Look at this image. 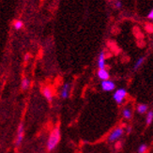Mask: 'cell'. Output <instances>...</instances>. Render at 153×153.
<instances>
[{
  "label": "cell",
  "mask_w": 153,
  "mask_h": 153,
  "mask_svg": "<svg viewBox=\"0 0 153 153\" xmlns=\"http://www.w3.org/2000/svg\"><path fill=\"white\" fill-rule=\"evenodd\" d=\"M122 115H123V117L126 118V119H130L131 117V110L130 108H125L123 111H122Z\"/></svg>",
  "instance_id": "8fae6325"
},
{
  "label": "cell",
  "mask_w": 153,
  "mask_h": 153,
  "mask_svg": "<svg viewBox=\"0 0 153 153\" xmlns=\"http://www.w3.org/2000/svg\"><path fill=\"white\" fill-rule=\"evenodd\" d=\"M115 6H116V8L119 9V8H121L122 3H121L120 1H116V2H115Z\"/></svg>",
  "instance_id": "e0dca14e"
},
{
  "label": "cell",
  "mask_w": 153,
  "mask_h": 153,
  "mask_svg": "<svg viewBox=\"0 0 153 153\" xmlns=\"http://www.w3.org/2000/svg\"><path fill=\"white\" fill-rule=\"evenodd\" d=\"M22 89L25 90V89H27L29 88V85H30V81L27 79V78H23L22 80Z\"/></svg>",
  "instance_id": "7c38bea8"
},
{
  "label": "cell",
  "mask_w": 153,
  "mask_h": 153,
  "mask_svg": "<svg viewBox=\"0 0 153 153\" xmlns=\"http://www.w3.org/2000/svg\"><path fill=\"white\" fill-rule=\"evenodd\" d=\"M147 149H148V146L146 144H142L138 148V153H146Z\"/></svg>",
  "instance_id": "9a60e30c"
},
{
  "label": "cell",
  "mask_w": 153,
  "mask_h": 153,
  "mask_svg": "<svg viewBox=\"0 0 153 153\" xmlns=\"http://www.w3.org/2000/svg\"><path fill=\"white\" fill-rule=\"evenodd\" d=\"M148 18L149 19V20H152L153 19V10H151L149 12V15H148Z\"/></svg>",
  "instance_id": "ac0fdd59"
},
{
  "label": "cell",
  "mask_w": 153,
  "mask_h": 153,
  "mask_svg": "<svg viewBox=\"0 0 153 153\" xmlns=\"http://www.w3.org/2000/svg\"><path fill=\"white\" fill-rule=\"evenodd\" d=\"M70 89H71V85L68 84V83L64 84V85L62 86V88H61L60 96L63 99H67L70 96Z\"/></svg>",
  "instance_id": "8992f818"
},
{
  "label": "cell",
  "mask_w": 153,
  "mask_h": 153,
  "mask_svg": "<svg viewBox=\"0 0 153 153\" xmlns=\"http://www.w3.org/2000/svg\"><path fill=\"white\" fill-rule=\"evenodd\" d=\"M24 134H25V131H24V124L21 123L19 125L18 127V131H17V138H16V141L15 144L16 146H20L22 144L23 140H24Z\"/></svg>",
  "instance_id": "5b68a950"
},
{
  "label": "cell",
  "mask_w": 153,
  "mask_h": 153,
  "mask_svg": "<svg viewBox=\"0 0 153 153\" xmlns=\"http://www.w3.org/2000/svg\"><path fill=\"white\" fill-rule=\"evenodd\" d=\"M60 137H61V134L58 127L52 131L51 134L49 136V139L47 141V149L49 151L54 150L56 148V146L58 145L59 141H60Z\"/></svg>",
  "instance_id": "6da1fadb"
},
{
  "label": "cell",
  "mask_w": 153,
  "mask_h": 153,
  "mask_svg": "<svg viewBox=\"0 0 153 153\" xmlns=\"http://www.w3.org/2000/svg\"><path fill=\"white\" fill-rule=\"evenodd\" d=\"M120 145H121V143H120V142H118V143L117 144V149H119V148H120Z\"/></svg>",
  "instance_id": "d6986e66"
},
{
  "label": "cell",
  "mask_w": 153,
  "mask_h": 153,
  "mask_svg": "<svg viewBox=\"0 0 153 153\" xmlns=\"http://www.w3.org/2000/svg\"><path fill=\"white\" fill-rule=\"evenodd\" d=\"M137 111L139 114H145L148 111V105L147 104H139L137 106Z\"/></svg>",
  "instance_id": "30bf717a"
},
{
  "label": "cell",
  "mask_w": 153,
  "mask_h": 153,
  "mask_svg": "<svg viewBox=\"0 0 153 153\" xmlns=\"http://www.w3.org/2000/svg\"><path fill=\"white\" fill-rule=\"evenodd\" d=\"M23 25H24V24H23L22 21H16L14 23V27H15V29H21L23 27Z\"/></svg>",
  "instance_id": "2e32d148"
},
{
  "label": "cell",
  "mask_w": 153,
  "mask_h": 153,
  "mask_svg": "<svg viewBox=\"0 0 153 153\" xmlns=\"http://www.w3.org/2000/svg\"><path fill=\"white\" fill-rule=\"evenodd\" d=\"M123 134V129L122 128H117L113 131L109 137H108V141L109 142H115L117 141L118 138H120Z\"/></svg>",
  "instance_id": "3957f363"
},
{
  "label": "cell",
  "mask_w": 153,
  "mask_h": 153,
  "mask_svg": "<svg viewBox=\"0 0 153 153\" xmlns=\"http://www.w3.org/2000/svg\"><path fill=\"white\" fill-rule=\"evenodd\" d=\"M127 97V90L125 88H118L115 91L114 95H113V99L115 100L117 104H121L123 101Z\"/></svg>",
  "instance_id": "7a4b0ae2"
},
{
  "label": "cell",
  "mask_w": 153,
  "mask_h": 153,
  "mask_svg": "<svg viewBox=\"0 0 153 153\" xmlns=\"http://www.w3.org/2000/svg\"><path fill=\"white\" fill-rule=\"evenodd\" d=\"M98 77L101 80H102V81H105V80H109L110 75H109V72L107 71H106L105 69H102V70H99Z\"/></svg>",
  "instance_id": "ba28073f"
},
{
  "label": "cell",
  "mask_w": 153,
  "mask_h": 153,
  "mask_svg": "<svg viewBox=\"0 0 153 153\" xmlns=\"http://www.w3.org/2000/svg\"><path fill=\"white\" fill-rule=\"evenodd\" d=\"M43 95L46 99L48 100V101H52L54 93H53V90L49 88V86H46V88H43Z\"/></svg>",
  "instance_id": "9c48e42d"
},
{
  "label": "cell",
  "mask_w": 153,
  "mask_h": 153,
  "mask_svg": "<svg viewBox=\"0 0 153 153\" xmlns=\"http://www.w3.org/2000/svg\"><path fill=\"white\" fill-rule=\"evenodd\" d=\"M144 61H145V57H140V58H138L137 59V61L135 62V64H134V70H137V69H139L141 67V65L144 63Z\"/></svg>",
  "instance_id": "5bb4252c"
},
{
  "label": "cell",
  "mask_w": 153,
  "mask_h": 153,
  "mask_svg": "<svg viewBox=\"0 0 153 153\" xmlns=\"http://www.w3.org/2000/svg\"><path fill=\"white\" fill-rule=\"evenodd\" d=\"M101 86H102L103 91L110 92V91H113L116 88V84L113 81H111V80H105V81L102 82Z\"/></svg>",
  "instance_id": "277c9868"
},
{
  "label": "cell",
  "mask_w": 153,
  "mask_h": 153,
  "mask_svg": "<svg viewBox=\"0 0 153 153\" xmlns=\"http://www.w3.org/2000/svg\"><path fill=\"white\" fill-rule=\"evenodd\" d=\"M98 67L100 70L105 69V55L103 52H101L98 57Z\"/></svg>",
  "instance_id": "52a82bcc"
},
{
  "label": "cell",
  "mask_w": 153,
  "mask_h": 153,
  "mask_svg": "<svg viewBox=\"0 0 153 153\" xmlns=\"http://www.w3.org/2000/svg\"><path fill=\"white\" fill-rule=\"evenodd\" d=\"M152 120H153V112L149 111L147 114V117H146V122H147L148 125H150L152 123Z\"/></svg>",
  "instance_id": "4fadbf2b"
}]
</instances>
